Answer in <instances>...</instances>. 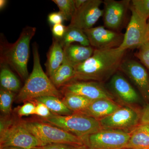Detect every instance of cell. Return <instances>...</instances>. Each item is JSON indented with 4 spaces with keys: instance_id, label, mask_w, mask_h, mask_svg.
I'll return each mask as SVG.
<instances>
[{
    "instance_id": "obj_1",
    "label": "cell",
    "mask_w": 149,
    "mask_h": 149,
    "mask_svg": "<svg viewBox=\"0 0 149 149\" xmlns=\"http://www.w3.org/2000/svg\"><path fill=\"white\" fill-rule=\"evenodd\" d=\"M126 51L119 47L109 49H95L90 58L74 67V75L72 81L100 83L106 81L120 69Z\"/></svg>"
},
{
    "instance_id": "obj_2",
    "label": "cell",
    "mask_w": 149,
    "mask_h": 149,
    "mask_svg": "<svg viewBox=\"0 0 149 149\" xmlns=\"http://www.w3.org/2000/svg\"><path fill=\"white\" fill-rule=\"evenodd\" d=\"M32 52L34 60L33 70L17 96L16 101L19 103L31 101L45 96H54L60 98L61 93L42 68L36 42L32 45Z\"/></svg>"
},
{
    "instance_id": "obj_3",
    "label": "cell",
    "mask_w": 149,
    "mask_h": 149,
    "mask_svg": "<svg viewBox=\"0 0 149 149\" xmlns=\"http://www.w3.org/2000/svg\"><path fill=\"white\" fill-rule=\"evenodd\" d=\"M36 31V27L27 26L22 29L15 42L10 44L3 42L1 44V65H9L24 80L29 77L27 63L30 43Z\"/></svg>"
},
{
    "instance_id": "obj_4",
    "label": "cell",
    "mask_w": 149,
    "mask_h": 149,
    "mask_svg": "<svg viewBox=\"0 0 149 149\" xmlns=\"http://www.w3.org/2000/svg\"><path fill=\"white\" fill-rule=\"evenodd\" d=\"M42 121L61 128L82 139L103 128L97 119L80 113L54 115L42 118Z\"/></svg>"
},
{
    "instance_id": "obj_5",
    "label": "cell",
    "mask_w": 149,
    "mask_h": 149,
    "mask_svg": "<svg viewBox=\"0 0 149 149\" xmlns=\"http://www.w3.org/2000/svg\"><path fill=\"white\" fill-rule=\"evenodd\" d=\"M20 121L23 126L45 146L52 143L85 146L82 139L57 126L43 121Z\"/></svg>"
},
{
    "instance_id": "obj_6",
    "label": "cell",
    "mask_w": 149,
    "mask_h": 149,
    "mask_svg": "<svg viewBox=\"0 0 149 149\" xmlns=\"http://www.w3.org/2000/svg\"><path fill=\"white\" fill-rule=\"evenodd\" d=\"M130 137V133L125 130L102 128L82 140L92 149H124Z\"/></svg>"
},
{
    "instance_id": "obj_7",
    "label": "cell",
    "mask_w": 149,
    "mask_h": 149,
    "mask_svg": "<svg viewBox=\"0 0 149 149\" xmlns=\"http://www.w3.org/2000/svg\"><path fill=\"white\" fill-rule=\"evenodd\" d=\"M0 134V148L13 146L31 149L45 146L20 121L14 122Z\"/></svg>"
},
{
    "instance_id": "obj_8",
    "label": "cell",
    "mask_w": 149,
    "mask_h": 149,
    "mask_svg": "<svg viewBox=\"0 0 149 149\" xmlns=\"http://www.w3.org/2000/svg\"><path fill=\"white\" fill-rule=\"evenodd\" d=\"M130 9L131 17L119 47L126 51L128 49H139L149 41L147 21L140 17L130 6Z\"/></svg>"
},
{
    "instance_id": "obj_9",
    "label": "cell",
    "mask_w": 149,
    "mask_h": 149,
    "mask_svg": "<svg viewBox=\"0 0 149 149\" xmlns=\"http://www.w3.org/2000/svg\"><path fill=\"white\" fill-rule=\"evenodd\" d=\"M141 113L130 107H120L112 114L99 120L104 129L133 130L140 124Z\"/></svg>"
},
{
    "instance_id": "obj_10",
    "label": "cell",
    "mask_w": 149,
    "mask_h": 149,
    "mask_svg": "<svg viewBox=\"0 0 149 149\" xmlns=\"http://www.w3.org/2000/svg\"><path fill=\"white\" fill-rule=\"evenodd\" d=\"M83 31L88 37L90 46L96 49L119 47L124 37L122 33L107 29L102 26L85 29Z\"/></svg>"
},
{
    "instance_id": "obj_11",
    "label": "cell",
    "mask_w": 149,
    "mask_h": 149,
    "mask_svg": "<svg viewBox=\"0 0 149 149\" xmlns=\"http://www.w3.org/2000/svg\"><path fill=\"white\" fill-rule=\"evenodd\" d=\"M63 93H69L83 96L92 100L102 99L112 100L113 95L102 85L93 81H70L63 87Z\"/></svg>"
},
{
    "instance_id": "obj_12",
    "label": "cell",
    "mask_w": 149,
    "mask_h": 149,
    "mask_svg": "<svg viewBox=\"0 0 149 149\" xmlns=\"http://www.w3.org/2000/svg\"><path fill=\"white\" fill-rule=\"evenodd\" d=\"M103 3L102 0H87L82 6L76 9L69 25L83 30L93 27L103 16V10L100 8Z\"/></svg>"
},
{
    "instance_id": "obj_13",
    "label": "cell",
    "mask_w": 149,
    "mask_h": 149,
    "mask_svg": "<svg viewBox=\"0 0 149 149\" xmlns=\"http://www.w3.org/2000/svg\"><path fill=\"white\" fill-rule=\"evenodd\" d=\"M131 1L105 0L103 1L104 25L110 30H118L121 27Z\"/></svg>"
},
{
    "instance_id": "obj_14",
    "label": "cell",
    "mask_w": 149,
    "mask_h": 149,
    "mask_svg": "<svg viewBox=\"0 0 149 149\" xmlns=\"http://www.w3.org/2000/svg\"><path fill=\"white\" fill-rule=\"evenodd\" d=\"M119 69L133 81L144 98L149 101V76L145 66L134 60H124Z\"/></svg>"
},
{
    "instance_id": "obj_15",
    "label": "cell",
    "mask_w": 149,
    "mask_h": 149,
    "mask_svg": "<svg viewBox=\"0 0 149 149\" xmlns=\"http://www.w3.org/2000/svg\"><path fill=\"white\" fill-rule=\"evenodd\" d=\"M110 86L113 93L126 103H136L139 100L140 97L136 90L128 80L118 72L111 77Z\"/></svg>"
},
{
    "instance_id": "obj_16",
    "label": "cell",
    "mask_w": 149,
    "mask_h": 149,
    "mask_svg": "<svg viewBox=\"0 0 149 149\" xmlns=\"http://www.w3.org/2000/svg\"><path fill=\"white\" fill-rule=\"evenodd\" d=\"M120 107L112 100L99 99L93 101L80 114L85 115L99 120L112 114Z\"/></svg>"
},
{
    "instance_id": "obj_17",
    "label": "cell",
    "mask_w": 149,
    "mask_h": 149,
    "mask_svg": "<svg viewBox=\"0 0 149 149\" xmlns=\"http://www.w3.org/2000/svg\"><path fill=\"white\" fill-rule=\"evenodd\" d=\"M64 60L73 67L77 66L90 58L95 49L91 46L71 45L63 48Z\"/></svg>"
},
{
    "instance_id": "obj_18",
    "label": "cell",
    "mask_w": 149,
    "mask_h": 149,
    "mask_svg": "<svg viewBox=\"0 0 149 149\" xmlns=\"http://www.w3.org/2000/svg\"><path fill=\"white\" fill-rule=\"evenodd\" d=\"M125 149H149V126L139 124L133 129Z\"/></svg>"
},
{
    "instance_id": "obj_19",
    "label": "cell",
    "mask_w": 149,
    "mask_h": 149,
    "mask_svg": "<svg viewBox=\"0 0 149 149\" xmlns=\"http://www.w3.org/2000/svg\"><path fill=\"white\" fill-rule=\"evenodd\" d=\"M47 65L50 77L61 65L64 60V52L58 39L54 38L48 54Z\"/></svg>"
},
{
    "instance_id": "obj_20",
    "label": "cell",
    "mask_w": 149,
    "mask_h": 149,
    "mask_svg": "<svg viewBox=\"0 0 149 149\" xmlns=\"http://www.w3.org/2000/svg\"><path fill=\"white\" fill-rule=\"evenodd\" d=\"M58 40L63 49L74 42L80 43L81 45L83 46H90L88 37L83 30L70 25L67 26L63 37Z\"/></svg>"
},
{
    "instance_id": "obj_21",
    "label": "cell",
    "mask_w": 149,
    "mask_h": 149,
    "mask_svg": "<svg viewBox=\"0 0 149 149\" xmlns=\"http://www.w3.org/2000/svg\"><path fill=\"white\" fill-rule=\"evenodd\" d=\"M34 101L42 103L54 114L58 116L70 115L74 112L65 104L62 100L54 96H45L33 100Z\"/></svg>"
},
{
    "instance_id": "obj_22",
    "label": "cell",
    "mask_w": 149,
    "mask_h": 149,
    "mask_svg": "<svg viewBox=\"0 0 149 149\" xmlns=\"http://www.w3.org/2000/svg\"><path fill=\"white\" fill-rule=\"evenodd\" d=\"M74 67L66 62L63 61L62 64L50 77L51 81L57 88L63 87L74 78Z\"/></svg>"
},
{
    "instance_id": "obj_23",
    "label": "cell",
    "mask_w": 149,
    "mask_h": 149,
    "mask_svg": "<svg viewBox=\"0 0 149 149\" xmlns=\"http://www.w3.org/2000/svg\"><path fill=\"white\" fill-rule=\"evenodd\" d=\"M62 101L66 106L74 112L80 113L85 110L93 100L73 93H63Z\"/></svg>"
},
{
    "instance_id": "obj_24",
    "label": "cell",
    "mask_w": 149,
    "mask_h": 149,
    "mask_svg": "<svg viewBox=\"0 0 149 149\" xmlns=\"http://www.w3.org/2000/svg\"><path fill=\"white\" fill-rule=\"evenodd\" d=\"M0 83L3 89L11 92H17L20 88V82L16 75L6 65L1 64Z\"/></svg>"
},
{
    "instance_id": "obj_25",
    "label": "cell",
    "mask_w": 149,
    "mask_h": 149,
    "mask_svg": "<svg viewBox=\"0 0 149 149\" xmlns=\"http://www.w3.org/2000/svg\"><path fill=\"white\" fill-rule=\"evenodd\" d=\"M59 9L64 20H71L76 11L74 0H53Z\"/></svg>"
},
{
    "instance_id": "obj_26",
    "label": "cell",
    "mask_w": 149,
    "mask_h": 149,
    "mask_svg": "<svg viewBox=\"0 0 149 149\" xmlns=\"http://www.w3.org/2000/svg\"><path fill=\"white\" fill-rule=\"evenodd\" d=\"M14 96L15 93L13 92L1 88L0 91V109L3 113L5 114L10 113Z\"/></svg>"
},
{
    "instance_id": "obj_27",
    "label": "cell",
    "mask_w": 149,
    "mask_h": 149,
    "mask_svg": "<svg viewBox=\"0 0 149 149\" xmlns=\"http://www.w3.org/2000/svg\"><path fill=\"white\" fill-rule=\"evenodd\" d=\"M130 6L140 17L148 21L149 18V0H132Z\"/></svg>"
},
{
    "instance_id": "obj_28",
    "label": "cell",
    "mask_w": 149,
    "mask_h": 149,
    "mask_svg": "<svg viewBox=\"0 0 149 149\" xmlns=\"http://www.w3.org/2000/svg\"><path fill=\"white\" fill-rule=\"evenodd\" d=\"M135 56L141 63L149 70V41L138 49Z\"/></svg>"
},
{
    "instance_id": "obj_29",
    "label": "cell",
    "mask_w": 149,
    "mask_h": 149,
    "mask_svg": "<svg viewBox=\"0 0 149 149\" xmlns=\"http://www.w3.org/2000/svg\"><path fill=\"white\" fill-rule=\"evenodd\" d=\"M36 106L32 102H27L19 107L17 110V114L20 116H28L35 115Z\"/></svg>"
},
{
    "instance_id": "obj_30",
    "label": "cell",
    "mask_w": 149,
    "mask_h": 149,
    "mask_svg": "<svg viewBox=\"0 0 149 149\" xmlns=\"http://www.w3.org/2000/svg\"><path fill=\"white\" fill-rule=\"evenodd\" d=\"M36 102L35 115H37L43 118H48L55 115L50 111L45 104L39 102Z\"/></svg>"
},
{
    "instance_id": "obj_31",
    "label": "cell",
    "mask_w": 149,
    "mask_h": 149,
    "mask_svg": "<svg viewBox=\"0 0 149 149\" xmlns=\"http://www.w3.org/2000/svg\"><path fill=\"white\" fill-rule=\"evenodd\" d=\"M83 146H74L68 144L52 143L46 145L43 148L45 149H81Z\"/></svg>"
},
{
    "instance_id": "obj_32",
    "label": "cell",
    "mask_w": 149,
    "mask_h": 149,
    "mask_svg": "<svg viewBox=\"0 0 149 149\" xmlns=\"http://www.w3.org/2000/svg\"><path fill=\"white\" fill-rule=\"evenodd\" d=\"M66 29V26L62 24H56L53 26L52 32L55 38L61 39L63 37Z\"/></svg>"
},
{
    "instance_id": "obj_33",
    "label": "cell",
    "mask_w": 149,
    "mask_h": 149,
    "mask_svg": "<svg viewBox=\"0 0 149 149\" xmlns=\"http://www.w3.org/2000/svg\"><path fill=\"white\" fill-rule=\"evenodd\" d=\"M48 21L51 24H62L64 19L60 12L51 13L49 15Z\"/></svg>"
},
{
    "instance_id": "obj_34",
    "label": "cell",
    "mask_w": 149,
    "mask_h": 149,
    "mask_svg": "<svg viewBox=\"0 0 149 149\" xmlns=\"http://www.w3.org/2000/svg\"><path fill=\"white\" fill-rule=\"evenodd\" d=\"M140 124L149 126V103L141 112Z\"/></svg>"
},
{
    "instance_id": "obj_35",
    "label": "cell",
    "mask_w": 149,
    "mask_h": 149,
    "mask_svg": "<svg viewBox=\"0 0 149 149\" xmlns=\"http://www.w3.org/2000/svg\"><path fill=\"white\" fill-rule=\"evenodd\" d=\"M86 1L87 0H74V5H75L76 9L82 6L86 2Z\"/></svg>"
},
{
    "instance_id": "obj_36",
    "label": "cell",
    "mask_w": 149,
    "mask_h": 149,
    "mask_svg": "<svg viewBox=\"0 0 149 149\" xmlns=\"http://www.w3.org/2000/svg\"><path fill=\"white\" fill-rule=\"evenodd\" d=\"M7 1L6 0H1L0 1V9L2 10L5 7L7 3Z\"/></svg>"
},
{
    "instance_id": "obj_37",
    "label": "cell",
    "mask_w": 149,
    "mask_h": 149,
    "mask_svg": "<svg viewBox=\"0 0 149 149\" xmlns=\"http://www.w3.org/2000/svg\"><path fill=\"white\" fill-rule=\"evenodd\" d=\"M0 149H25L22 148H18V147L8 146L3 147V148H0Z\"/></svg>"
},
{
    "instance_id": "obj_38",
    "label": "cell",
    "mask_w": 149,
    "mask_h": 149,
    "mask_svg": "<svg viewBox=\"0 0 149 149\" xmlns=\"http://www.w3.org/2000/svg\"><path fill=\"white\" fill-rule=\"evenodd\" d=\"M31 149H45L43 148V147H38L36 148H33Z\"/></svg>"
},
{
    "instance_id": "obj_39",
    "label": "cell",
    "mask_w": 149,
    "mask_h": 149,
    "mask_svg": "<svg viewBox=\"0 0 149 149\" xmlns=\"http://www.w3.org/2000/svg\"><path fill=\"white\" fill-rule=\"evenodd\" d=\"M81 149H92L90 148H88V147L86 146H84L83 147H82V148Z\"/></svg>"
},
{
    "instance_id": "obj_40",
    "label": "cell",
    "mask_w": 149,
    "mask_h": 149,
    "mask_svg": "<svg viewBox=\"0 0 149 149\" xmlns=\"http://www.w3.org/2000/svg\"><path fill=\"white\" fill-rule=\"evenodd\" d=\"M147 24H148V31L149 35V18L147 21Z\"/></svg>"
},
{
    "instance_id": "obj_41",
    "label": "cell",
    "mask_w": 149,
    "mask_h": 149,
    "mask_svg": "<svg viewBox=\"0 0 149 149\" xmlns=\"http://www.w3.org/2000/svg\"></svg>"
}]
</instances>
